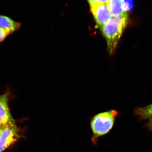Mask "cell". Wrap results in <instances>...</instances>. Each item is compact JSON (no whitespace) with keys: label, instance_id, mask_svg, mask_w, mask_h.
<instances>
[{"label":"cell","instance_id":"8992f818","mask_svg":"<svg viewBox=\"0 0 152 152\" xmlns=\"http://www.w3.org/2000/svg\"><path fill=\"white\" fill-rule=\"evenodd\" d=\"M21 24L9 17L0 15V28L10 31L12 34L20 27Z\"/></svg>","mask_w":152,"mask_h":152},{"label":"cell","instance_id":"5b68a950","mask_svg":"<svg viewBox=\"0 0 152 152\" xmlns=\"http://www.w3.org/2000/svg\"><path fill=\"white\" fill-rule=\"evenodd\" d=\"M18 133L16 126L3 130L0 136V152L4 151L17 142L19 137Z\"/></svg>","mask_w":152,"mask_h":152},{"label":"cell","instance_id":"8fae6325","mask_svg":"<svg viewBox=\"0 0 152 152\" xmlns=\"http://www.w3.org/2000/svg\"><path fill=\"white\" fill-rule=\"evenodd\" d=\"M147 126L150 129L152 130V124H150V123H148L147 124Z\"/></svg>","mask_w":152,"mask_h":152},{"label":"cell","instance_id":"3957f363","mask_svg":"<svg viewBox=\"0 0 152 152\" xmlns=\"http://www.w3.org/2000/svg\"><path fill=\"white\" fill-rule=\"evenodd\" d=\"M90 4L91 12L99 27L107 23L113 17L107 4L91 3Z\"/></svg>","mask_w":152,"mask_h":152},{"label":"cell","instance_id":"7a4b0ae2","mask_svg":"<svg viewBox=\"0 0 152 152\" xmlns=\"http://www.w3.org/2000/svg\"><path fill=\"white\" fill-rule=\"evenodd\" d=\"M118 115L116 110H110L99 113L91 118L90 123L92 133L91 139L94 145H96L98 140L111 131Z\"/></svg>","mask_w":152,"mask_h":152},{"label":"cell","instance_id":"30bf717a","mask_svg":"<svg viewBox=\"0 0 152 152\" xmlns=\"http://www.w3.org/2000/svg\"><path fill=\"white\" fill-rule=\"evenodd\" d=\"M89 4L91 3H99V4H107L110 0H88Z\"/></svg>","mask_w":152,"mask_h":152},{"label":"cell","instance_id":"9c48e42d","mask_svg":"<svg viewBox=\"0 0 152 152\" xmlns=\"http://www.w3.org/2000/svg\"><path fill=\"white\" fill-rule=\"evenodd\" d=\"M12 34L10 31L0 28V43L4 40L8 36Z\"/></svg>","mask_w":152,"mask_h":152},{"label":"cell","instance_id":"6da1fadb","mask_svg":"<svg viewBox=\"0 0 152 152\" xmlns=\"http://www.w3.org/2000/svg\"><path fill=\"white\" fill-rule=\"evenodd\" d=\"M128 18L127 13L119 16H113L107 23L100 28L105 38L110 55L113 53L116 48L127 25Z\"/></svg>","mask_w":152,"mask_h":152},{"label":"cell","instance_id":"277c9868","mask_svg":"<svg viewBox=\"0 0 152 152\" xmlns=\"http://www.w3.org/2000/svg\"><path fill=\"white\" fill-rule=\"evenodd\" d=\"M15 126L9 110L7 94L0 96V130Z\"/></svg>","mask_w":152,"mask_h":152},{"label":"cell","instance_id":"52a82bcc","mask_svg":"<svg viewBox=\"0 0 152 152\" xmlns=\"http://www.w3.org/2000/svg\"><path fill=\"white\" fill-rule=\"evenodd\" d=\"M107 5L112 16H119L127 13L124 10L123 0H110Z\"/></svg>","mask_w":152,"mask_h":152},{"label":"cell","instance_id":"7c38bea8","mask_svg":"<svg viewBox=\"0 0 152 152\" xmlns=\"http://www.w3.org/2000/svg\"><path fill=\"white\" fill-rule=\"evenodd\" d=\"M2 131L3 130H0V136H1V134Z\"/></svg>","mask_w":152,"mask_h":152},{"label":"cell","instance_id":"ba28073f","mask_svg":"<svg viewBox=\"0 0 152 152\" xmlns=\"http://www.w3.org/2000/svg\"><path fill=\"white\" fill-rule=\"evenodd\" d=\"M135 113L142 120H146L152 124V104L145 107L135 109Z\"/></svg>","mask_w":152,"mask_h":152}]
</instances>
